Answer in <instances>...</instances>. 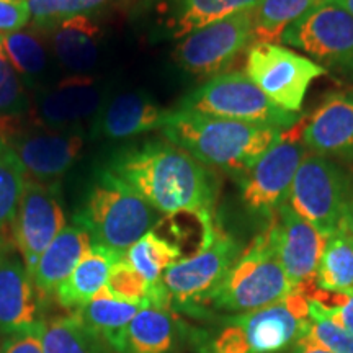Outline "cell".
Segmentation results:
<instances>
[{
  "mask_svg": "<svg viewBox=\"0 0 353 353\" xmlns=\"http://www.w3.org/2000/svg\"><path fill=\"white\" fill-rule=\"evenodd\" d=\"M108 170L161 214L213 218L219 179L211 167L170 141H148L118 151Z\"/></svg>",
  "mask_w": 353,
  "mask_h": 353,
  "instance_id": "6da1fadb",
  "label": "cell"
},
{
  "mask_svg": "<svg viewBox=\"0 0 353 353\" xmlns=\"http://www.w3.org/2000/svg\"><path fill=\"white\" fill-rule=\"evenodd\" d=\"M309 324V299L296 291L272 306L190 329L188 342L196 353H283L307 335Z\"/></svg>",
  "mask_w": 353,
  "mask_h": 353,
  "instance_id": "7a4b0ae2",
  "label": "cell"
},
{
  "mask_svg": "<svg viewBox=\"0 0 353 353\" xmlns=\"http://www.w3.org/2000/svg\"><path fill=\"white\" fill-rule=\"evenodd\" d=\"M161 131L167 141L185 149L211 169L226 172L237 182L249 174L283 132L281 128L224 120L182 110H174L169 123Z\"/></svg>",
  "mask_w": 353,
  "mask_h": 353,
  "instance_id": "3957f363",
  "label": "cell"
},
{
  "mask_svg": "<svg viewBox=\"0 0 353 353\" xmlns=\"http://www.w3.org/2000/svg\"><path fill=\"white\" fill-rule=\"evenodd\" d=\"M162 221V214L130 185L108 169L100 172L74 223L90 232L94 244L126 254L144 234Z\"/></svg>",
  "mask_w": 353,
  "mask_h": 353,
  "instance_id": "277c9868",
  "label": "cell"
},
{
  "mask_svg": "<svg viewBox=\"0 0 353 353\" xmlns=\"http://www.w3.org/2000/svg\"><path fill=\"white\" fill-rule=\"evenodd\" d=\"M296 293L286 276L268 229L242 250L216 291L211 306L228 314H242L272 306Z\"/></svg>",
  "mask_w": 353,
  "mask_h": 353,
  "instance_id": "5b68a950",
  "label": "cell"
},
{
  "mask_svg": "<svg viewBox=\"0 0 353 353\" xmlns=\"http://www.w3.org/2000/svg\"><path fill=\"white\" fill-rule=\"evenodd\" d=\"M241 254L239 242L216 229L214 239L208 245L167 268L162 283L169 294L172 311L208 319V306Z\"/></svg>",
  "mask_w": 353,
  "mask_h": 353,
  "instance_id": "8992f818",
  "label": "cell"
},
{
  "mask_svg": "<svg viewBox=\"0 0 353 353\" xmlns=\"http://www.w3.org/2000/svg\"><path fill=\"white\" fill-rule=\"evenodd\" d=\"M176 110L281 130L299 121L298 113L286 112L273 103L245 72L239 70L211 77L185 95Z\"/></svg>",
  "mask_w": 353,
  "mask_h": 353,
  "instance_id": "52a82bcc",
  "label": "cell"
},
{
  "mask_svg": "<svg viewBox=\"0 0 353 353\" xmlns=\"http://www.w3.org/2000/svg\"><path fill=\"white\" fill-rule=\"evenodd\" d=\"M352 187L350 175L337 162L306 152L291 185L288 203L322 236L329 237L345 223Z\"/></svg>",
  "mask_w": 353,
  "mask_h": 353,
  "instance_id": "ba28073f",
  "label": "cell"
},
{
  "mask_svg": "<svg viewBox=\"0 0 353 353\" xmlns=\"http://www.w3.org/2000/svg\"><path fill=\"white\" fill-rule=\"evenodd\" d=\"M0 143L19 157L26 175L44 183H56L81 159L85 145L83 130H57L19 118L0 120Z\"/></svg>",
  "mask_w": 353,
  "mask_h": 353,
  "instance_id": "9c48e42d",
  "label": "cell"
},
{
  "mask_svg": "<svg viewBox=\"0 0 353 353\" xmlns=\"http://www.w3.org/2000/svg\"><path fill=\"white\" fill-rule=\"evenodd\" d=\"M281 41L306 52L327 74L353 82V17L337 3L324 0L291 25Z\"/></svg>",
  "mask_w": 353,
  "mask_h": 353,
  "instance_id": "30bf717a",
  "label": "cell"
},
{
  "mask_svg": "<svg viewBox=\"0 0 353 353\" xmlns=\"http://www.w3.org/2000/svg\"><path fill=\"white\" fill-rule=\"evenodd\" d=\"M245 74L273 103L299 114L311 82L327 72L278 43H252L247 50Z\"/></svg>",
  "mask_w": 353,
  "mask_h": 353,
  "instance_id": "8fae6325",
  "label": "cell"
},
{
  "mask_svg": "<svg viewBox=\"0 0 353 353\" xmlns=\"http://www.w3.org/2000/svg\"><path fill=\"white\" fill-rule=\"evenodd\" d=\"M303 130L304 120L283 130L276 143L241 180V196L247 210L273 216L288 201L294 175L306 156Z\"/></svg>",
  "mask_w": 353,
  "mask_h": 353,
  "instance_id": "7c38bea8",
  "label": "cell"
},
{
  "mask_svg": "<svg viewBox=\"0 0 353 353\" xmlns=\"http://www.w3.org/2000/svg\"><path fill=\"white\" fill-rule=\"evenodd\" d=\"M255 8L234 13L183 37L176 46L180 68L196 77L219 76L254 41Z\"/></svg>",
  "mask_w": 353,
  "mask_h": 353,
  "instance_id": "4fadbf2b",
  "label": "cell"
},
{
  "mask_svg": "<svg viewBox=\"0 0 353 353\" xmlns=\"http://www.w3.org/2000/svg\"><path fill=\"white\" fill-rule=\"evenodd\" d=\"M65 228V214L61 205L57 183H44L26 179L13 223V244L33 275L39 257Z\"/></svg>",
  "mask_w": 353,
  "mask_h": 353,
  "instance_id": "5bb4252c",
  "label": "cell"
},
{
  "mask_svg": "<svg viewBox=\"0 0 353 353\" xmlns=\"http://www.w3.org/2000/svg\"><path fill=\"white\" fill-rule=\"evenodd\" d=\"M273 216L268 234L276 257L294 290L307 296L311 285L316 283V272L327 237L303 219L288 201Z\"/></svg>",
  "mask_w": 353,
  "mask_h": 353,
  "instance_id": "9a60e30c",
  "label": "cell"
},
{
  "mask_svg": "<svg viewBox=\"0 0 353 353\" xmlns=\"http://www.w3.org/2000/svg\"><path fill=\"white\" fill-rule=\"evenodd\" d=\"M105 103L103 83L90 76H68L54 85L38 90L32 108L39 125L57 130H83L90 123L94 126Z\"/></svg>",
  "mask_w": 353,
  "mask_h": 353,
  "instance_id": "2e32d148",
  "label": "cell"
},
{
  "mask_svg": "<svg viewBox=\"0 0 353 353\" xmlns=\"http://www.w3.org/2000/svg\"><path fill=\"white\" fill-rule=\"evenodd\" d=\"M190 327L172 309L143 307L110 347L117 353H180Z\"/></svg>",
  "mask_w": 353,
  "mask_h": 353,
  "instance_id": "e0dca14e",
  "label": "cell"
},
{
  "mask_svg": "<svg viewBox=\"0 0 353 353\" xmlns=\"http://www.w3.org/2000/svg\"><path fill=\"white\" fill-rule=\"evenodd\" d=\"M303 143L309 152L353 162V95H329L304 121Z\"/></svg>",
  "mask_w": 353,
  "mask_h": 353,
  "instance_id": "ac0fdd59",
  "label": "cell"
},
{
  "mask_svg": "<svg viewBox=\"0 0 353 353\" xmlns=\"http://www.w3.org/2000/svg\"><path fill=\"white\" fill-rule=\"evenodd\" d=\"M43 322L38 290L25 263L10 252L0 254V330L12 335Z\"/></svg>",
  "mask_w": 353,
  "mask_h": 353,
  "instance_id": "d6986e66",
  "label": "cell"
},
{
  "mask_svg": "<svg viewBox=\"0 0 353 353\" xmlns=\"http://www.w3.org/2000/svg\"><path fill=\"white\" fill-rule=\"evenodd\" d=\"M174 110L164 108L143 94H121L107 100L94 123V134L108 139H126L143 132L162 130Z\"/></svg>",
  "mask_w": 353,
  "mask_h": 353,
  "instance_id": "ffe728a7",
  "label": "cell"
},
{
  "mask_svg": "<svg viewBox=\"0 0 353 353\" xmlns=\"http://www.w3.org/2000/svg\"><path fill=\"white\" fill-rule=\"evenodd\" d=\"M54 59L70 76H88L100 61L101 30L88 15L41 30Z\"/></svg>",
  "mask_w": 353,
  "mask_h": 353,
  "instance_id": "44dd1931",
  "label": "cell"
},
{
  "mask_svg": "<svg viewBox=\"0 0 353 353\" xmlns=\"http://www.w3.org/2000/svg\"><path fill=\"white\" fill-rule=\"evenodd\" d=\"M94 245L90 232L79 224L65 226L39 257L33 272V283L43 296L56 293Z\"/></svg>",
  "mask_w": 353,
  "mask_h": 353,
  "instance_id": "7402d4cb",
  "label": "cell"
},
{
  "mask_svg": "<svg viewBox=\"0 0 353 353\" xmlns=\"http://www.w3.org/2000/svg\"><path fill=\"white\" fill-rule=\"evenodd\" d=\"M125 257L108 247L94 244L72 273L56 290V299L65 309H81L107 285L113 265Z\"/></svg>",
  "mask_w": 353,
  "mask_h": 353,
  "instance_id": "603a6c76",
  "label": "cell"
},
{
  "mask_svg": "<svg viewBox=\"0 0 353 353\" xmlns=\"http://www.w3.org/2000/svg\"><path fill=\"white\" fill-rule=\"evenodd\" d=\"M262 0H165V26L172 37H187L234 13L254 10Z\"/></svg>",
  "mask_w": 353,
  "mask_h": 353,
  "instance_id": "cb8c5ba5",
  "label": "cell"
},
{
  "mask_svg": "<svg viewBox=\"0 0 353 353\" xmlns=\"http://www.w3.org/2000/svg\"><path fill=\"white\" fill-rule=\"evenodd\" d=\"M0 50L10 61L26 88L41 90L51 65V50L43 34L20 32L0 37Z\"/></svg>",
  "mask_w": 353,
  "mask_h": 353,
  "instance_id": "d4e9b609",
  "label": "cell"
},
{
  "mask_svg": "<svg viewBox=\"0 0 353 353\" xmlns=\"http://www.w3.org/2000/svg\"><path fill=\"white\" fill-rule=\"evenodd\" d=\"M316 286L330 293L353 290V234L345 226L325 241L316 272Z\"/></svg>",
  "mask_w": 353,
  "mask_h": 353,
  "instance_id": "484cf974",
  "label": "cell"
},
{
  "mask_svg": "<svg viewBox=\"0 0 353 353\" xmlns=\"http://www.w3.org/2000/svg\"><path fill=\"white\" fill-rule=\"evenodd\" d=\"M41 343L44 353H112V347L82 324L76 314L44 321Z\"/></svg>",
  "mask_w": 353,
  "mask_h": 353,
  "instance_id": "4316f807",
  "label": "cell"
},
{
  "mask_svg": "<svg viewBox=\"0 0 353 353\" xmlns=\"http://www.w3.org/2000/svg\"><path fill=\"white\" fill-rule=\"evenodd\" d=\"M125 259L152 286H161L164 272L185 259V254L169 237L152 229L126 250Z\"/></svg>",
  "mask_w": 353,
  "mask_h": 353,
  "instance_id": "83f0119b",
  "label": "cell"
},
{
  "mask_svg": "<svg viewBox=\"0 0 353 353\" xmlns=\"http://www.w3.org/2000/svg\"><path fill=\"white\" fill-rule=\"evenodd\" d=\"M26 172L6 144L0 143V254L10 252L13 223L23 192Z\"/></svg>",
  "mask_w": 353,
  "mask_h": 353,
  "instance_id": "f1b7e54d",
  "label": "cell"
},
{
  "mask_svg": "<svg viewBox=\"0 0 353 353\" xmlns=\"http://www.w3.org/2000/svg\"><path fill=\"white\" fill-rule=\"evenodd\" d=\"M143 307L136 304L120 301L108 293L107 288L100 290L85 306L77 309L76 316L85 327L99 334L110 343L123 329L130 324Z\"/></svg>",
  "mask_w": 353,
  "mask_h": 353,
  "instance_id": "f546056e",
  "label": "cell"
},
{
  "mask_svg": "<svg viewBox=\"0 0 353 353\" xmlns=\"http://www.w3.org/2000/svg\"><path fill=\"white\" fill-rule=\"evenodd\" d=\"M324 0H262L255 8L254 41L278 43L291 25Z\"/></svg>",
  "mask_w": 353,
  "mask_h": 353,
  "instance_id": "4dcf8cb0",
  "label": "cell"
},
{
  "mask_svg": "<svg viewBox=\"0 0 353 353\" xmlns=\"http://www.w3.org/2000/svg\"><path fill=\"white\" fill-rule=\"evenodd\" d=\"M110 2L112 0H26L37 30H46L74 17L90 15Z\"/></svg>",
  "mask_w": 353,
  "mask_h": 353,
  "instance_id": "1f68e13d",
  "label": "cell"
},
{
  "mask_svg": "<svg viewBox=\"0 0 353 353\" xmlns=\"http://www.w3.org/2000/svg\"><path fill=\"white\" fill-rule=\"evenodd\" d=\"M32 103L23 81L0 50V120L23 118L32 110Z\"/></svg>",
  "mask_w": 353,
  "mask_h": 353,
  "instance_id": "d6a6232c",
  "label": "cell"
},
{
  "mask_svg": "<svg viewBox=\"0 0 353 353\" xmlns=\"http://www.w3.org/2000/svg\"><path fill=\"white\" fill-rule=\"evenodd\" d=\"M309 316H311V324L307 330L309 337L334 353H353V334L321 314L311 301H309Z\"/></svg>",
  "mask_w": 353,
  "mask_h": 353,
  "instance_id": "836d02e7",
  "label": "cell"
},
{
  "mask_svg": "<svg viewBox=\"0 0 353 353\" xmlns=\"http://www.w3.org/2000/svg\"><path fill=\"white\" fill-rule=\"evenodd\" d=\"M307 299L314 304L317 311L342 329L353 334V290L330 293V291L319 290L317 293L311 291Z\"/></svg>",
  "mask_w": 353,
  "mask_h": 353,
  "instance_id": "e575fe53",
  "label": "cell"
},
{
  "mask_svg": "<svg viewBox=\"0 0 353 353\" xmlns=\"http://www.w3.org/2000/svg\"><path fill=\"white\" fill-rule=\"evenodd\" d=\"M32 21L26 0H0V37L23 30Z\"/></svg>",
  "mask_w": 353,
  "mask_h": 353,
  "instance_id": "d590c367",
  "label": "cell"
},
{
  "mask_svg": "<svg viewBox=\"0 0 353 353\" xmlns=\"http://www.w3.org/2000/svg\"><path fill=\"white\" fill-rule=\"evenodd\" d=\"M43 325L25 330V332L12 334L3 343L2 353H44L41 343Z\"/></svg>",
  "mask_w": 353,
  "mask_h": 353,
  "instance_id": "8d00e7d4",
  "label": "cell"
},
{
  "mask_svg": "<svg viewBox=\"0 0 353 353\" xmlns=\"http://www.w3.org/2000/svg\"><path fill=\"white\" fill-rule=\"evenodd\" d=\"M290 353H334V352H330L327 347H324L322 343L314 341L312 337H309V335H304L303 339H299V341L291 347Z\"/></svg>",
  "mask_w": 353,
  "mask_h": 353,
  "instance_id": "74e56055",
  "label": "cell"
},
{
  "mask_svg": "<svg viewBox=\"0 0 353 353\" xmlns=\"http://www.w3.org/2000/svg\"><path fill=\"white\" fill-rule=\"evenodd\" d=\"M343 226L347 228L348 232L353 234V187H352V195H350V201H348L345 223H343Z\"/></svg>",
  "mask_w": 353,
  "mask_h": 353,
  "instance_id": "f35d334b",
  "label": "cell"
},
{
  "mask_svg": "<svg viewBox=\"0 0 353 353\" xmlns=\"http://www.w3.org/2000/svg\"><path fill=\"white\" fill-rule=\"evenodd\" d=\"M327 2L337 3V6H341L342 8H345V10L353 17V0H327Z\"/></svg>",
  "mask_w": 353,
  "mask_h": 353,
  "instance_id": "ab89813d",
  "label": "cell"
}]
</instances>
